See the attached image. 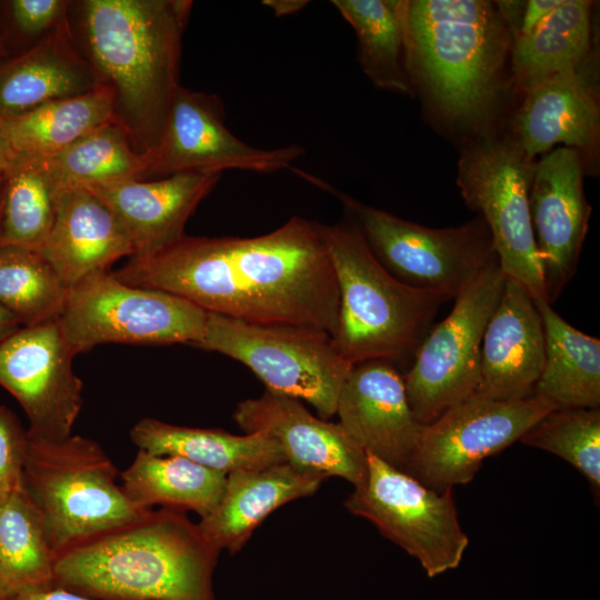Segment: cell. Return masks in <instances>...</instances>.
<instances>
[{
    "mask_svg": "<svg viewBox=\"0 0 600 600\" xmlns=\"http://www.w3.org/2000/svg\"><path fill=\"white\" fill-rule=\"evenodd\" d=\"M134 287L181 297L207 312L248 322L333 332L336 272L319 222L292 217L256 237H189L112 272Z\"/></svg>",
    "mask_w": 600,
    "mask_h": 600,
    "instance_id": "1",
    "label": "cell"
},
{
    "mask_svg": "<svg viewBox=\"0 0 600 600\" xmlns=\"http://www.w3.org/2000/svg\"><path fill=\"white\" fill-rule=\"evenodd\" d=\"M406 62L414 93L466 142L497 133L513 89V31L487 0H404Z\"/></svg>",
    "mask_w": 600,
    "mask_h": 600,
    "instance_id": "2",
    "label": "cell"
},
{
    "mask_svg": "<svg viewBox=\"0 0 600 600\" xmlns=\"http://www.w3.org/2000/svg\"><path fill=\"white\" fill-rule=\"evenodd\" d=\"M219 553L184 512L151 509L56 556L53 582L96 600H212Z\"/></svg>",
    "mask_w": 600,
    "mask_h": 600,
    "instance_id": "3",
    "label": "cell"
},
{
    "mask_svg": "<svg viewBox=\"0 0 600 600\" xmlns=\"http://www.w3.org/2000/svg\"><path fill=\"white\" fill-rule=\"evenodd\" d=\"M190 0H88L83 24L92 66L114 96V118L140 154L159 141L179 88Z\"/></svg>",
    "mask_w": 600,
    "mask_h": 600,
    "instance_id": "4",
    "label": "cell"
},
{
    "mask_svg": "<svg viewBox=\"0 0 600 600\" xmlns=\"http://www.w3.org/2000/svg\"><path fill=\"white\" fill-rule=\"evenodd\" d=\"M339 289V311L331 338L352 364L413 358L432 328L441 294L412 288L389 273L349 218L319 222Z\"/></svg>",
    "mask_w": 600,
    "mask_h": 600,
    "instance_id": "5",
    "label": "cell"
},
{
    "mask_svg": "<svg viewBox=\"0 0 600 600\" xmlns=\"http://www.w3.org/2000/svg\"><path fill=\"white\" fill-rule=\"evenodd\" d=\"M118 476L92 439L71 434L48 441L28 436L23 487L42 518L54 558L149 511L129 500Z\"/></svg>",
    "mask_w": 600,
    "mask_h": 600,
    "instance_id": "6",
    "label": "cell"
},
{
    "mask_svg": "<svg viewBox=\"0 0 600 600\" xmlns=\"http://www.w3.org/2000/svg\"><path fill=\"white\" fill-rule=\"evenodd\" d=\"M290 170L338 199L377 260L407 286L454 300L498 260L480 216L457 227L429 228L360 202L313 173Z\"/></svg>",
    "mask_w": 600,
    "mask_h": 600,
    "instance_id": "7",
    "label": "cell"
},
{
    "mask_svg": "<svg viewBox=\"0 0 600 600\" xmlns=\"http://www.w3.org/2000/svg\"><path fill=\"white\" fill-rule=\"evenodd\" d=\"M193 346L243 363L266 389L306 401L324 420L336 414L340 391L353 367L324 330L248 322L211 312Z\"/></svg>",
    "mask_w": 600,
    "mask_h": 600,
    "instance_id": "8",
    "label": "cell"
},
{
    "mask_svg": "<svg viewBox=\"0 0 600 600\" xmlns=\"http://www.w3.org/2000/svg\"><path fill=\"white\" fill-rule=\"evenodd\" d=\"M534 162L510 134L479 138L462 149L457 186L487 223L504 277L548 301L529 209Z\"/></svg>",
    "mask_w": 600,
    "mask_h": 600,
    "instance_id": "9",
    "label": "cell"
},
{
    "mask_svg": "<svg viewBox=\"0 0 600 600\" xmlns=\"http://www.w3.org/2000/svg\"><path fill=\"white\" fill-rule=\"evenodd\" d=\"M208 312L176 294L103 271L69 288L59 327L74 354L104 343L194 344Z\"/></svg>",
    "mask_w": 600,
    "mask_h": 600,
    "instance_id": "10",
    "label": "cell"
},
{
    "mask_svg": "<svg viewBox=\"0 0 600 600\" xmlns=\"http://www.w3.org/2000/svg\"><path fill=\"white\" fill-rule=\"evenodd\" d=\"M364 482L344 501L353 516L416 558L430 578L456 569L469 544L452 489L438 491L408 472L367 453Z\"/></svg>",
    "mask_w": 600,
    "mask_h": 600,
    "instance_id": "11",
    "label": "cell"
},
{
    "mask_svg": "<svg viewBox=\"0 0 600 600\" xmlns=\"http://www.w3.org/2000/svg\"><path fill=\"white\" fill-rule=\"evenodd\" d=\"M504 281L496 260L454 299L450 313L430 329L416 351L403 380L420 424L431 423L476 393L483 333Z\"/></svg>",
    "mask_w": 600,
    "mask_h": 600,
    "instance_id": "12",
    "label": "cell"
},
{
    "mask_svg": "<svg viewBox=\"0 0 600 600\" xmlns=\"http://www.w3.org/2000/svg\"><path fill=\"white\" fill-rule=\"evenodd\" d=\"M552 409L536 396L500 401L472 394L423 426L404 471L438 491L466 484L484 459L519 441Z\"/></svg>",
    "mask_w": 600,
    "mask_h": 600,
    "instance_id": "13",
    "label": "cell"
},
{
    "mask_svg": "<svg viewBox=\"0 0 600 600\" xmlns=\"http://www.w3.org/2000/svg\"><path fill=\"white\" fill-rule=\"evenodd\" d=\"M304 154L299 144L262 149L243 142L226 126L220 97L180 84L159 141L143 154L144 179L228 169L270 174L290 169Z\"/></svg>",
    "mask_w": 600,
    "mask_h": 600,
    "instance_id": "14",
    "label": "cell"
},
{
    "mask_svg": "<svg viewBox=\"0 0 600 600\" xmlns=\"http://www.w3.org/2000/svg\"><path fill=\"white\" fill-rule=\"evenodd\" d=\"M74 356L58 320L20 327L0 343V386L23 409L28 436L60 441L72 434L82 407Z\"/></svg>",
    "mask_w": 600,
    "mask_h": 600,
    "instance_id": "15",
    "label": "cell"
},
{
    "mask_svg": "<svg viewBox=\"0 0 600 600\" xmlns=\"http://www.w3.org/2000/svg\"><path fill=\"white\" fill-rule=\"evenodd\" d=\"M584 164L581 152L559 147L542 154L532 170L529 209L550 304L576 274L589 228Z\"/></svg>",
    "mask_w": 600,
    "mask_h": 600,
    "instance_id": "16",
    "label": "cell"
},
{
    "mask_svg": "<svg viewBox=\"0 0 600 600\" xmlns=\"http://www.w3.org/2000/svg\"><path fill=\"white\" fill-rule=\"evenodd\" d=\"M244 433L273 439L291 466L324 479L339 477L360 487L368 472L367 452L340 423L313 416L303 403L266 389L239 402L232 414Z\"/></svg>",
    "mask_w": 600,
    "mask_h": 600,
    "instance_id": "17",
    "label": "cell"
},
{
    "mask_svg": "<svg viewBox=\"0 0 600 600\" xmlns=\"http://www.w3.org/2000/svg\"><path fill=\"white\" fill-rule=\"evenodd\" d=\"M336 414L367 453L404 471L423 426L409 406L403 376L394 363L372 359L353 364Z\"/></svg>",
    "mask_w": 600,
    "mask_h": 600,
    "instance_id": "18",
    "label": "cell"
},
{
    "mask_svg": "<svg viewBox=\"0 0 600 600\" xmlns=\"http://www.w3.org/2000/svg\"><path fill=\"white\" fill-rule=\"evenodd\" d=\"M221 176L189 172L84 189L99 197L117 216L132 243L131 258L148 259L186 236V223Z\"/></svg>",
    "mask_w": 600,
    "mask_h": 600,
    "instance_id": "19",
    "label": "cell"
},
{
    "mask_svg": "<svg viewBox=\"0 0 600 600\" xmlns=\"http://www.w3.org/2000/svg\"><path fill=\"white\" fill-rule=\"evenodd\" d=\"M587 59L524 91L509 133L533 159L557 144L596 154L600 133V104Z\"/></svg>",
    "mask_w": 600,
    "mask_h": 600,
    "instance_id": "20",
    "label": "cell"
},
{
    "mask_svg": "<svg viewBox=\"0 0 600 600\" xmlns=\"http://www.w3.org/2000/svg\"><path fill=\"white\" fill-rule=\"evenodd\" d=\"M544 354V330L533 298L506 278L483 333L474 394L500 401L532 397Z\"/></svg>",
    "mask_w": 600,
    "mask_h": 600,
    "instance_id": "21",
    "label": "cell"
},
{
    "mask_svg": "<svg viewBox=\"0 0 600 600\" xmlns=\"http://www.w3.org/2000/svg\"><path fill=\"white\" fill-rule=\"evenodd\" d=\"M38 250L68 288L133 256L117 216L81 187L57 189L54 221Z\"/></svg>",
    "mask_w": 600,
    "mask_h": 600,
    "instance_id": "22",
    "label": "cell"
},
{
    "mask_svg": "<svg viewBox=\"0 0 600 600\" xmlns=\"http://www.w3.org/2000/svg\"><path fill=\"white\" fill-rule=\"evenodd\" d=\"M324 480L288 462L231 472L220 501L198 526L219 552H238L271 512L312 496Z\"/></svg>",
    "mask_w": 600,
    "mask_h": 600,
    "instance_id": "23",
    "label": "cell"
},
{
    "mask_svg": "<svg viewBox=\"0 0 600 600\" xmlns=\"http://www.w3.org/2000/svg\"><path fill=\"white\" fill-rule=\"evenodd\" d=\"M102 83L93 66L72 48L64 21L29 50L0 64V120Z\"/></svg>",
    "mask_w": 600,
    "mask_h": 600,
    "instance_id": "24",
    "label": "cell"
},
{
    "mask_svg": "<svg viewBox=\"0 0 600 600\" xmlns=\"http://www.w3.org/2000/svg\"><path fill=\"white\" fill-rule=\"evenodd\" d=\"M129 434L138 450L182 457L226 474L287 462L279 444L260 433L232 434L221 429L190 428L143 418Z\"/></svg>",
    "mask_w": 600,
    "mask_h": 600,
    "instance_id": "25",
    "label": "cell"
},
{
    "mask_svg": "<svg viewBox=\"0 0 600 600\" xmlns=\"http://www.w3.org/2000/svg\"><path fill=\"white\" fill-rule=\"evenodd\" d=\"M534 302L542 319L546 354L533 396L553 409L599 408V339L572 327L548 301Z\"/></svg>",
    "mask_w": 600,
    "mask_h": 600,
    "instance_id": "26",
    "label": "cell"
},
{
    "mask_svg": "<svg viewBox=\"0 0 600 600\" xmlns=\"http://www.w3.org/2000/svg\"><path fill=\"white\" fill-rule=\"evenodd\" d=\"M593 4L562 0L532 31L513 38L510 70L514 91L523 93L589 57Z\"/></svg>",
    "mask_w": 600,
    "mask_h": 600,
    "instance_id": "27",
    "label": "cell"
},
{
    "mask_svg": "<svg viewBox=\"0 0 600 600\" xmlns=\"http://www.w3.org/2000/svg\"><path fill=\"white\" fill-rule=\"evenodd\" d=\"M227 476L178 456L138 450L119 477L129 500L140 509L193 511L201 519L220 501Z\"/></svg>",
    "mask_w": 600,
    "mask_h": 600,
    "instance_id": "28",
    "label": "cell"
},
{
    "mask_svg": "<svg viewBox=\"0 0 600 600\" xmlns=\"http://www.w3.org/2000/svg\"><path fill=\"white\" fill-rule=\"evenodd\" d=\"M116 120L110 87L56 99L0 120V130L16 153L47 158L100 126Z\"/></svg>",
    "mask_w": 600,
    "mask_h": 600,
    "instance_id": "29",
    "label": "cell"
},
{
    "mask_svg": "<svg viewBox=\"0 0 600 600\" xmlns=\"http://www.w3.org/2000/svg\"><path fill=\"white\" fill-rule=\"evenodd\" d=\"M357 38L363 73L381 90L414 96L406 62L404 0H332Z\"/></svg>",
    "mask_w": 600,
    "mask_h": 600,
    "instance_id": "30",
    "label": "cell"
},
{
    "mask_svg": "<svg viewBox=\"0 0 600 600\" xmlns=\"http://www.w3.org/2000/svg\"><path fill=\"white\" fill-rule=\"evenodd\" d=\"M57 189L143 180L146 162L127 130L116 120L41 158Z\"/></svg>",
    "mask_w": 600,
    "mask_h": 600,
    "instance_id": "31",
    "label": "cell"
},
{
    "mask_svg": "<svg viewBox=\"0 0 600 600\" xmlns=\"http://www.w3.org/2000/svg\"><path fill=\"white\" fill-rule=\"evenodd\" d=\"M54 554L24 487L0 502V596L53 582Z\"/></svg>",
    "mask_w": 600,
    "mask_h": 600,
    "instance_id": "32",
    "label": "cell"
},
{
    "mask_svg": "<svg viewBox=\"0 0 600 600\" xmlns=\"http://www.w3.org/2000/svg\"><path fill=\"white\" fill-rule=\"evenodd\" d=\"M2 174L0 244L39 249L54 221L57 187L41 158L16 153Z\"/></svg>",
    "mask_w": 600,
    "mask_h": 600,
    "instance_id": "33",
    "label": "cell"
},
{
    "mask_svg": "<svg viewBox=\"0 0 600 600\" xmlns=\"http://www.w3.org/2000/svg\"><path fill=\"white\" fill-rule=\"evenodd\" d=\"M68 291L38 249L0 244V307L21 327L58 320Z\"/></svg>",
    "mask_w": 600,
    "mask_h": 600,
    "instance_id": "34",
    "label": "cell"
},
{
    "mask_svg": "<svg viewBox=\"0 0 600 600\" xmlns=\"http://www.w3.org/2000/svg\"><path fill=\"white\" fill-rule=\"evenodd\" d=\"M551 452L578 469L597 491L600 488V409H552L519 440Z\"/></svg>",
    "mask_w": 600,
    "mask_h": 600,
    "instance_id": "35",
    "label": "cell"
},
{
    "mask_svg": "<svg viewBox=\"0 0 600 600\" xmlns=\"http://www.w3.org/2000/svg\"><path fill=\"white\" fill-rule=\"evenodd\" d=\"M28 434L16 414L0 406V502L23 486Z\"/></svg>",
    "mask_w": 600,
    "mask_h": 600,
    "instance_id": "36",
    "label": "cell"
},
{
    "mask_svg": "<svg viewBox=\"0 0 600 600\" xmlns=\"http://www.w3.org/2000/svg\"><path fill=\"white\" fill-rule=\"evenodd\" d=\"M67 3L61 0H13L10 13L17 28L27 34L50 31L66 21Z\"/></svg>",
    "mask_w": 600,
    "mask_h": 600,
    "instance_id": "37",
    "label": "cell"
},
{
    "mask_svg": "<svg viewBox=\"0 0 600 600\" xmlns=\"http://www.w3.org/2000/svg\"><path fill=\"white\" fill-rule=\"evenodd\" d=\"M3 598L4 600H96L64 589L54 582L23 588Z\"/></svg>",
    "mask_w": 600,
    "mask_h": 600,
    "instance_id": "38",
    "label": "cell"
},
{
    "mask_svg": "<svg viewBox=\"0 0 600 600\" xmlns=\"http://www.w3.org/2000/svg\"><path fill=\"white\" fill-rule=\"evenodd\" d=\"M561 2L562 0L526 1L521 21L514 37L524 36L532 31Z\"/></svg>",
    "mask_w": 600,
    "mask_h": 600,
    "instance_id": "39",
    "label": "cell"
},
{
    "mask_svg": "<svg viewBox=\"0 0 600 600\" xmlns=\"http://www.w3.org/2000/svg\"><path fill=\"white\" fill-rule=\"evenodd\" d=\"M308 1L301 0H266L263 4L269 7L278 17L292 14L306 7Z\"/></svg>",
    "mask_w": 600,
    "mask_h": 600,
    "instance_id": "40",
    "label": "cell"
},
{
    "mask_svg": "<svg viewBox=\"0 0 600 600\" xmlns=\"http://www.w3.org/2000/svg\"><path fill=\"white\" fill-rule=\"evenodd\" d=\"M18 320L0 307V343L20 328Z\"/></svg>",
    "mask_w": 600,
    "mask_h": 600,
    "instance_id": "41",
    "label": "cell"
},
{
    "mask_svg": "<svg viewBox=\"0 0 600 600\" xmlns=\"http://www.w3.org/2000/svg\"><path fill=\"white\" fill-rule=\"evenodd\" d=\"M16 152L0 130V173L8 168Z\"/></svg>",
    "mask_w": 600,
    "mask_h": 600,
    "instance_id": "42",
    "label": "cell"
},
{
    "mask_svg": "<svg viewBox=\"0 0 600 600\" xmlns=\"http://www.w3.org/2000/svg\"><path fill=\"white\" fill-rule=\"evenodd\" d=\"M3 192H4V178L0 173V226H1V214H2V204H3Z\"/></svg>",
    "mask_w": 600,
    "mask_h": 600,
    "instance_id": "43",
    "label": "cell"
},
{
    "mask_svg": "<svg viewBox=\"0 0 600 600\" xmlns=\"http://www.w3.org/2000/svg\"><path fill=\"white\" fill-rule=\"evenodd\" d=\"M2 49H3V48H2V46H1V43H0V56H1V53H2Z\"/></svg>",
    "mask_w": 600,
    "mask_h": 600,
    "instance_id": "44",
    "label": "cell"
},
{
    "mask_svg": "<svg viewBox=\"0 0 600 600\" xmlns=\"http://www.w3.org/2000/svg\"><path fill=\"white\" fill-rule=\"evenodd\" d=\"M0 600H4V598L2 596H0Z\"/></svg>",
    "mask_w": 600,
    "mask_h": 600,
    "instance_id": "45",
    "label": "cell"
}]
</instances>
